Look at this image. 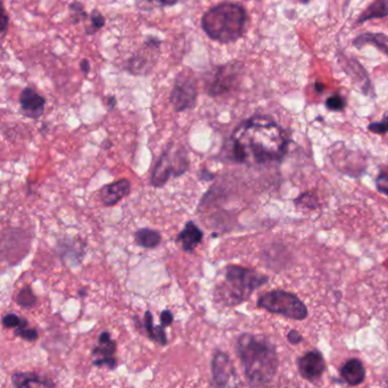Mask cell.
Instances as JSON below:
<instances>
[{
	"label": "cell",
	"instance_id": "9a60e30c",
	"mask_svg": "<svg viewBox=\"0 0 388 388\" xmlns=\"http://www.w3.org/2000/svg\"><path fill=\"white\" fill-rule=\"evenodd\" d=\"M13 385L17 388L54 387L56 386L47 377L35 373H15L12 375Z\"/></svg>",
	"mask_w": 388,
	"mask_h": 388
},
{
	"label": "cell",
	"instance_id": "4fadbf2b",
	"mask_svg": "<svg viewBox=\"0 0 388 388\" xmlns=\"http://www.w3.org/2000/svg\"><path fill=\"white\" fill-rule=\"evenodd\" d=\"M19 104L26 118L37 120L44 114L46 99L32 88H25L19 95Z\"/></svg>",
	"mask_w": 388,
	"mask_h": 388
},
{
	"label": "cell",
	"instance_id": "4316f807",
	"mask_svg": "<svg viewBox=\"0 0 388 388\" xmlns=\"http://www.w3.org/2000/svg\"><path fill=\"white\" fill-rule=\"evenodd\" d=\"M325 106L330 111H335V112H339V111L344 110L345 107V100L341 97V96H332L329 97L325 102Z\"/></svg>",
	"mask_w": 388,
	"mask_h": 388
},
{
	"label": "cell",
	"instance_id": "ffe728a7",
	"mask_svg": "<svg viewBox=\"0 0 388 388\" xmlns=\"http://www.w3.org/2000/svg\"><path fill=\"white\" fill-rule=\"evenodd\" d=\"M388 15V0H375L370 5L369 8L363 13L357 22H366L369 19H380Z\"/></svg>",
	"mask_w": 388,
	"mask_h": 388
},
{
	"label": "cell",
	"instance_id": "44dd1931",
	"mask_svg": "<svg viewBox=\"0 0 388 388\" xmlns=\"http://www.w3.org/2000/svg\"><path fill=\"white\" fill-rule=\"evenodd\" d=\"M15 300L16 303L19 304V307H23V309H31L37 304L38 298L33 294L31 287L25 286L19 291V294L16 295Z\"/></svg>",
	"mask_w": 388,
	"mask_h": 388
},
{
	"label": "cell",
	"instance_id": "8992f818",
	"mask_svg": "<svg viewBox=\"0 0 388 388\" xmlns=\"http://www.w3.org/2000/svg\"><path fill=\"white\" fill-rule=\"evenodd\" d=\"M257 307L294 320H303L307 316L305 304L296 295L285 291H273L263 294L257 300Z\"/></svg>",
	"mask_w": 388,
	"mask_h": 388
},
{
	"label": "cell",
	"instance_id": "30bf717a",
	"mask_svg": "<svg viewBox=\"0 0 388 388\" xmlns=\"http://www.w3.org/2000/svg\"><path fill=\"white\" fill-rule=\"evenodd\" d=\"M118 348L116 341L113 339L111 332L107 330L100 332L98 336L97 345L91 350L92 366H107L110 370L115 369L118 366L115 352Z\"/></svg>",
	"mask_w": 388,
	"mask_h": 388
},
{
	"label": "cell",
	"instance_id": "6da1fadb",
	"mask_svg": "<svg viewBox=\"0 0 388 388\" xmlns=\"http://www.w3.org/2000/svg\"><path fill=\"white\" fill-rule=\"evenodd\" d=\"M287 144V136L277 123L264 116H254L232 132L225 154L236 163L263 165L282 160Z\"/></svg>",
	"mask_w": 388,
	"mask_h": 388
},
{
	"label": "cell",
	"instance_id": "f1b7e54d",
	"mask_svg": "<svg viewBox=\"0 0 388 388\" xmlns=\"http://www.w3.org/2000/svg\"><path fill=\"white\" fill-rule=\"evenodd\" d=\"M173 319H175V316H173V313L171 312V311L163 310L162 312H161L160 321L163 327H169V325H171V323H173Z\"/></svg>",
	"mask_w": 388,
	"mask_h": 388
},
{
	"label": "cell",
	"instance_id": "4dcf8cb0",
	"mask_svg": "<svg viewBox=\"0 0 388 388\" xmlns=\"http://www.w3.org/2000/svg\"><path fill=\"white\" fill-rule=\"evenodd\" d=\"M80 70L83 74L87 75L88 73L90 72V63L88 62V60H82L80 62Z\"/></svg>",
	"mask_w": 388,
	"mask_h": 388
},
{
	"label": "cell",
	"instance_id": "277c9868",
	"mask_svg": "<svg viewBox=\"0 0 388 388\" xmlns=\"http://www.w3.org/2000/svg\"><path fill=\"white\" fill-rule=\"evenodd\" d=\"M269 278L252 269L228 266L225 269V282L216 288V298L221 303L234 307L250 298L254 291L266 285Z\"/></svg>",
	"mask_w": 388,
	"mask_h": 388
},
{
	"label": "cell",
	"instance_id": "3957f363",
	"mask_svg": "<svg viewBox=\"0 0 388 388\" xmlns=\"http://www.w3.org/2000/svg\"><path fill=\"white\" fill-rule=\"evenodd\" d=\"M248 14L244 7L223 3L207 10L202 17V29L207 37L221 44H230L244 35Z\"/></svg>",
	"mask_w": 388,
	"mask_h": 388
},
{
	"label": "cell",
	"instance_id": "ac0fdd59",
	"mask_svg": "<svg viewBox=\"0 0 388 388\" xmlns=\"http://www.w3.org/2000/svg\"><path fill=\"white\" fill-rule=\"evenodd\" d=\"M144 327L150 341H156L161 346L168 345V337H166L165 330H164L165 327H163L162 325H154L153 314L150 311L145 312Z\"/></svg>",
	"mask_w": 388,
	"mask_h": 388
},
{
	"label": "cell",
	"instance_id": "cb8c5ba5",
	"mask_svg": "<svg viewBox=\"0 0 388 388\" xmlns=\"http://www.w3.org/2000/svg\"><path fill=\"white\" fill-rule=\"evenodd\" d=\"M14 334L17 337H21L24 341H35L39 338L37 329L30 328L29 325H22L19 328L14 329Z\"/></svg>",
	"mask_w": 388,
	"mask_h": 388
},
{
	"label": "cell",
	"instance_id": "83f0119b",
	"mask_svg": "<svg viewBox=\"0 0 388 388\" xmlns=\"http://www.w3.org/2000/svg\"><path fill=\"white\" fill-rule=\"evenodd\" d=\"M368 129H369L370 131L379 134V135L385 134V132L388 131V116L382 120V122L371 123Z\"/></svg>",
	"mask_w": 388,
	"mask_h": 388
},
{
	"label": "cell",
	"instance_id": "8fae6325",
	"mask_svg": "<svg viewBox=\"0 0 388 388\" xmlns=\"http://www.w3.org/2000/svg\"><path fill=\"white\" fill-rule=\"evenodd\" d=\"M131 191V182L128 179H120L118 181L104 186L99 191L100 202L104 207H114L120 200L127 197Z\"/></svg>",
	"mask_w": 388,
	"mask_h": 388
},
{
	"label": "cell",
	"instance_id": "5bb4252c",
	"mask_svg": "<svg viewBox=\"0 0 388 388\" xmlns=\"http://www.w3.org/2000/svg\"><path fill=\"white\" fill-rule=\"evenodd\" d=\"M204 234L194 221H187L181 232H179L178 241L186 253H193L195 248L203 241Z\"/></svg>",
	"mask_w": 388,
	"mask_h": 388
},
{
	"label": "cell",
	"instance_id": "1f68e13d",
	"mask_svg": "<svg viewBox=\"0 0 388 388\" xmlns=\"http://www.w3.org/2000/svg\"><path fill=\"white\" fill-rule=\"evenodd\" d=\"M154 1L161 5V6H173L178 3L179 0H154Z\"/></svg>",
	"mask_w": 388,
	"mask_h": 388
},
{
	"label": "cell",
	"instance_id": "5b68a950",
	"mask_svg": "<svg viewBox=\"0 0 388 388\" xmlns=\"http://www.w3.org/2000/svg\"><path fill=\"white\" fill-rule=\"evenodd\" d=\"M188 168L189 161L184 146L175 147V144H170L154 166L150 184L154 187L162 188L172 175L180 177L187 171Z\"/></svg>",
	"mask_w": 388,
	"mask_h": 388
},
{
	"label": "cell",
	"instance_id": "e575fe53",
	"mask_svg": "<svg viewBox=\"0 0 388 388\" xmlns=\"http://www.w3.org/2000/svg\"><path fill=\"white\" fill-rule=\"evenodd\" d=\"M107 105H108V110H113L116 105V98L114 96L107 98Z\"/></svg>",
	"mask_w": 388,
	"mask_h": 388
},
{
	"label": "cell",
	"instance_id": "d6986e66",
	"mask_svg": "<svg viewBox=\"0 0 388 388\" xmlns=\"http://www.w3.org/2000/svg\"><path fill=\"white\" fill-rule=\"evenodd\" d=\"M366 44L375 45V47L382 50V53L388 56V37L380 33H366L360 35L354 40V45L360 48Z\"/></svg>",
	"mask_w": 388,
	"mask_h": 388
},
{
	"label": "cell",
	"instance_id": "d4e9b609",
	"mask_svg": "<svg viewBox=\"0 0 388 388\" xmlns=\"http://www.w3.org/2000/svg\"><path fill=\"white\" fill-rule=\"evenodd\" d=\"M70 13H71V19L74 24H78L81 19H86V16H87L82 3H78V1H73L70 5Z\"/></svg>",
	"mask_w": 388,
	"mask_h": 388
},
{
	"label": "cell",
	"instance_id": "484cf974",
	"mask_svg": "<svg viewBox=\"0 0 388 388\" xmlns=\"http://www.w3.org/2000/svg\"><path fill=\"white\" fill-rule=\"evenodd\" d=\"M375 185L382 194L388 196V168L380 170L377 180H375Z\"/></svg>",
	"mask_w": 388,
	"mask_h": 388
},
{
	"label": "cell",
	"instance_id": "2e32d148",
	"mask_svg": "<svg viewBox=\"0 0 388 388\" xmlns=\"http://www.w3.org/2000/svg\"><path fill=\"white\" fill-rule=\"evenodd\" d=\"M341 375L348 385H360L366 378V370L360 360L350 359L345 363L344 366H341Z\"/></svg>",
	"mask_w": 388,
	"mask_h": 388
},
{
	"label": "cell",
	"instance_id": "d6a6232c",
	"mask_svg": "<svg viewBox=\"0 0 388 388\" xmlns=\"http://www.w3.org/2000/svg\"><path fill=\"white\" fill-rule=\"evenodd\" d=\"M8 21H10V19H8V16H7L6 13L3 10V19H1V32H3V33L6 32L7 26H8Z\"/></svg>",
	"mask_w": 388,
	"mask_h": 388
},
{
	"label": "cell",
	"instance_id": "f546056e",
	"mask_svg": "<svg viewBox=\"0 0 388 388\" xmlns=\"http://www.w3.org/2000/svg\"><path fill=\"white\" fill-rule=\"evenodd\" d=\"M287 337L288 341H291V344H298V343L302 341V336H300V332H296V330H291Z\"/></svg>",
	"mask_w": 388,
	"mask_h": 388
},
{
	"label": "cell",
	"instance_id": "836d02e7",
	"mask_svg": "<svg viewBox=\"0 0 388 388\" xmlns=\"http://www.w3.org/2000/svg\"><path fill=\"white\" fill-rule=\"evenodd\" d=\"M214 178V175H211L210 172H207V170H203L200 175V180H204V181H209V180H212Z\"/></svg>",
	"mask_w": 388,
	"mask_h": 388
},
{
	"label": "cell",
	"instance_id": "ba28073f",
	"mask_svg": "<svg viewBox=\"0 0 388 388\" xmlns=\"http://www.w3.org/2000/svg\"><path fill=\"white\" fill-rule=\"evenodd\" d=\"M212 380L210 385L213 387H235L239 385L235 366L230 357L223 352L216 350L211 361Z\"/></svg>",
	"mask_w": 388,
	"mask_h": 388
},
{
	"label": "cell",
	"instance_id": "52a82bcc",
	"mask_svg": "<svg viewBox=\"0 0 388 388\" xmlns=\"http://www.w3.org/2000/svg\"><path fill=\"white\" fill-rule=\"evenodd\" d=\"M197 99V85L194 73L182 71L179 73L173 83L172 91L170 94V102L175 112L191 110L196 105Z\"/></svg>",
	"mask_w": 388,
	"mask_h": 388
},
{
	"label": "cell",
	"instance_id": "603a6c76",
	"mask_svg": "<svg viewBox=\"0 0 388 388\" xmlns=\"http://www.w3.org/2000/svg\"><path fill=\"white\" fill-rule=\"evenodd\" d=\"M90 21L91 26L89 30H87V35H94L96 32L99 31L100 29H103L105 25V17L97 10L91 12Z\"/></svg>",
	"mask_w": 388,
	"mask_h": 388
},
{
	"label": "cell",
	"instance_id": "9c48e42d",
	"mask_svg": "<svg viewBox=\"0 0 388 388\" xmlns=\"http://www.w3.org/2000/svg\"><path fill=\"white\" fill-rule=\"evenodd\" d=\"M239 75V66L237 64H225L216 67L211 81L207 83V94L216 97L227 94L235 87Z\"/></svg>",
	"mask_w": 388,
	"mask_h": 388
},
{
	"label": "cell",
	"instance_id": "7c38bea8",
	"mask_svg": "<svg viewBox=\"0 0 388 388\" xmlns=\"http://www.w3.org/2000/svg\"><path fill=\"white\" fill-rule=\"evenodd\" d=\"M298 369L300 375L307 380H316L320 378L325 369V360L323 354L318 350H312L300 357L298 361Z\"/></svg>",
	"mask_w": 388,
	"mask_h": 388
},
{
	"label": "cell",
	"instance_id": "e0dca14e",
	"mask_svg": "<svg viewBox=\"0 0 388 388\" xmlns=\"http://www.w3.org/2000/svg\"><path fill=\"white\" fill-rule=\"evenodd\" d=\"M135 243L139 248H146V250H152L160 245L161 237L160 232L154 229L141 228L138 229L134 235Z\"/></svg>",
	"mask_w": 388,
	"mask_h": 388
},
{
	"label": "cell",
	"instance_id": "7a4b0ae2",
	"mask_svg": "<svg viewBox=\"0 0 388 388\" xmlns=\"http://www.w3.org/2000/svg\"><path fill=\"white\" fill-rule=\"evenodd\" d=\"M236 350L250 385H266L273 380L278 369V357L269 341L243 334L238 337Z\"/></svg>",
	"mask_w": 388,
	"mask_h": 388
},
{
	"label": "cell",
	"instance_id": "7402d4cb",
	"mask_svg": "<svg viewBox=\"0 0 388 388\" xmlns=\"http://www.w3.org/2000/svg\"><path fill=\"white\" fill-rule=\"evenodd\" d=\"M3 327L8 329H17L22 325H29V321L24 318L17 316L15 313H7L1 319Z\"/></svg>",
	"mask_w": 388,
	"mask_h": 388
}]
</instances>
